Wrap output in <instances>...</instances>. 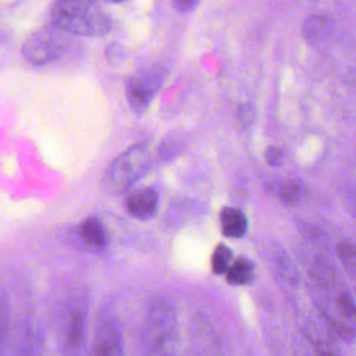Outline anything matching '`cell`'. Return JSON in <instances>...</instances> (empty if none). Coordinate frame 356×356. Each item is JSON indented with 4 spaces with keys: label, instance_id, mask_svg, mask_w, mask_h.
Returning <instances> with one entry per match:
<instances>
[{
    "label": "cell",
    "instance_id": "6da1fadb",
    "mask_svg": "<svg viewBox=\"0 0 356 356\" xmlns=\"http://www.w3.org/2000/svg\"><path fill=\"white\" fill-rule=\"evenodd\" d=\"M317 307L328 327L342 339H356V302L338 280L335 270L327 260L314 261L312 273Z\"/></svg>",
    "mask_w": 356,
    "mask_h": 356
},
{
    "label": "cell",
    "instance_id": "7a4b0ae2",
    "mask_svg": "<svg viewBox=\"0 0 356 356\" xmlns=\"http://www.w3.org/2000/svg\"><path fill=\"white\" fill-rule=\"evenodd\" d=\"M146 356H179V327L174 305L154 298L145 318Z\"/></svg>",
    "mask_w": 356,
    "mask_h": 356
},
{
    "label": "cell",
    "instance_id": "3957f363",
    "mask_svg": "<svg viewBox=\"0 0 356 356\" xmlns=\"http://www.w3.org/2000/svg\"><path fill=\"white\" fill-rule=\"evenodd\" d=\"M53 25L82 36L106 35L111 21L95 0H57L50 13Z\"/></svg>",
    "mask_w": 356,
    "mask_h": 356
},
{
    "label": "cell",
    "instance_id": "277c9868",
    "mask_svg": "<svg viewBox=\"0 0 356 356\" xmlns=\"http://www.w3.org/2000/svg\"><path fill=\"white\" fill-rule=\"evenodd\" d=\"M147 163V146L143 143L131 146L111 161L104 178L107 189L114 193L124 192L145 172Z\"/></svg>",
    "mask_w": 356,
    "mask_h": 356
},
{
    "label": "cell",
    "instance_id": "5b68a950",
    "mask_svg": "<svg viewBox=\"0 0 356 356\" xmlns=\"http://www.w3.org/2000/svg\"><path fill=\"white\" fill-rule=\"evenodd\" d=\"M163 74L153 68V70H143L135 75H132L125 86V95L131 108L136 113L143 111L149 103L152 102L153 96L160 88Z\"/></svg>",
    "mask_w": 356,
    "mask_h": 356
},
{
    "label": "cell",
    "instance_id": "8992f818",
    "mask_svg": "<svg viewBox=\"0 0 356 356\" xmlns=\"http://www.w3.org/2000/svg\"><path fill=\"white\" fill-rule=\"evenodd\" d=\"M61 53V43L51 31L43 29L29 36L22 46V56L33 65H44L54 61Z\"/></svg>",
    "mask_w": 356,
    "mask_h": 356
},
{
    "label": "cell",
    "instance_id": "52a82bcc",
    "mask_svg": "<svg viewBox=\"0 0 356 356\" xmlns=\"http://www.w3.org/2000/svg\"><path fill=\"white\" fill-rule=\"evenodd\" d=\"M90 356H124L122 335L113 320H104L96 330Z\"/></svg>",
    "mask_w": 356,
    "mask_h": 356
},
{
    "label": "cell",
    "instance_id": "ba28073f",
    "mask_svg": "<svg viewBox=\"0 0 356 356\" xmlns=\"http://www.w3.org/2000/svg\"><path fill=\"white\" fill-rule=\"evenodd\" d=\"M298 356H337L334 341L324 332L307 328L295 339Z\"/></svg>",
    "mask_w": 356,
    "mask_h": 356
},
{
    "label": "cell",
    "instance_id": "9c48e42d",
    "mask_svg": "<svg viewBox=\"0 0 356 356\" xmlns=\"http://www.w3.org/2000/svg\"><path fill=\"white\" fill-rule=\"evenodd\" d=\"M159 204V196L152 188H142L132 192L125 202L127 210L131 216L146 220L156 214Z\"/></svg>",
    "mask_w": 356,
    "mask_h": 356
},
{
    "label": "cell",
    "instance_id": "30bf717a",
    "mask_svg": "<svg viewBox=\"0 0 356 356\" xmlns=\"http://www.w3.org/2000/svg\"><path fill=\"white\" fill-rule=\"evenodd\" d=\"M335 24L327 15H312L309 17L302 28L303 36L310 43L325 42L334 32Z\"/></svg>",
    "mask_w": 356,
    "mask_h": 356
},
{
    "label": "cell",
    "instance_id": "8fae6325",
    "mask_svg": "<svg viewBox=\"0 0 356 356\" xmlns=\"http://www.w3.org/2000/svg\"><path fill=\"white\" fill-rule=\"evenodd\" d=\"M222 234L228 238H242L248 231V220L242 210L225 207L220 216Z\"/></svg>",
    "mask_w": 356,
    "mask_h": 356
},
{
    "label": "cell",
    "instance_id": "7c38bea8",
    "mask_svg": "<svg viewBox=\"0 0 356 356\" xmlns=\"http://www.w3.org/2000/svg\"><path fill=\"white\" fill-rule=\"evenodd\" d=\"M85 327H86V307L83 305H76L71 314L67 328V343L71 350L79 349L81 343L83 342L85 335Z\"/></svg>",
    "mask_w": 356,
    "mask_h": 356
},
{
    "label": "cell",
    "instance_id": "4fadbf2b",
    "mask_svg": "<svg viewBox=\"0 0 356 356\" xmlns=\"http://www.w3.org/2000/svg\"><path fill=\"white\" fill-rule=\"evenodd\" d=\"M79 235L88 246L95 249H102L107 243L106 229L97 218H86L79 225Z\"/></svg>",
    "mask_w": 356,
    "mask_h": 356
},
{
    "label": "cell",
    "instance_id": "5bb4252c",
    "mask_svg": "<svg viewBox=\"0 0 356 356\" xmlns=\"http://www.w3.org/2000/svg\"><path fill=\"white\" fill-rule=\"evenodd\" d=\"M225 277L231 285H246L254 277V267L248 259L238 257L231 263Z\"/></svg>",
    "mask_w": 356,
    "mask_h": 356
},
{
    "label": "cell",
    "instance_id": "9a60e30c",
    "mask_svg": "<svg viewBox=\"0 0 356 356\" xmlns=\"http://www.w3.org/2000/svg\"><path fill=\"white\" fill-rule=\"evenodd\" d=\"M273 264L277 271V274L289 285H296L299 281V275L296 271V267L293 266L292 260L288 257V254L282 249L274 250L273 254Z\"/></svg>",
    "mask_w": 356,
    "mask_h": 356
},
{
    "label": "cell",
    "instance_id": "2e32d148",
    "mask_svg": "<svg viewBox=\"0 0 356 356\" xmlns=\"http://www.w3.org/2000/svg\"><path fill=\"white\" fill-rule=\"evenodd\" d=\"M306 195L307 189L305 184L298 179H286L280 185L278 189V196L281 197V200L291 206H296L300 202H303Z\"/></svg>",
    "mask_w": 356,
    "mask_h": 356
},
{
    "label": "cell",
    "instance_id": "e0dca14e",
    "mask_svg": "<svg viewBox=\"0 0 356 356\" xmlns=\"http://www.w3.org/2000/svg\"><path fill=\"white\" fill-rule=\"evenodd\" d=\"M232 263V253L227 245H218L211 256V268L216 274H225Z\"/></svg>",
    "mask_w": 356,
    "mask_h": 356
},
{
    "label": "cell",
    "instance_id": "ac0fdd59",
    "mask_svg": "<svg viewBox=\"0 0 356 356\" xmlns=\"http://www.w3.org/2000/svg\"><path fill=\"white\" fill-rule=\"evenodd\" d=\"M337 252L346 268L356 270V246L355 245H352L346 241H342L338 243Z\"/></svg>",
    "mask_w": 356,
    "mask_h": 356
},
{
    "label": "cell",
    "instance_id": "d6986e66",
    "mask_svg": "<svg viewBox=\"0 0 356 356\" xmlns=\"http://www.w3.org/2000/svg\"><path fill=\"white\" fill-rule=\"evenodd\" d=\"M342 196L346 210L356 218V184L346 185L342 192Z\"/></svg>",
    "mask_w": 356,
    "mask_h": 356
},
{
    "label": "cell",
    "instance_id": "ffe728a7",
    "mask_svg": "<svg viewBox=\"0 0 356 356\" xmlns=\"http://www.w3.org/2000/svg\"><path fill=\"white\" fill-rule=\"evenodd\" d=\"M106 57L110 64H118L124 58V49L118 43H114L107 49Z\"/></svg>",
    "mask_w": 356,
    "mask_h": 356
},
{
    "label": "cell",
    "instance_id": "44dd1931",
    "mask_svg": "<svg viewBox=\"0 0 356 356\" xmlns=\"http://www.w3.org/2000/svg\"><path fill=\"white\" fill-rule=\"evenodd\" d=\"M264 157H266V161L270 164V165H280L281 161H282V150L277 146H268L266 149V153H264Z\"/></svg>",
    "mask_w": 356,
    "mask_h": 356
},
{
    "label": "cell",
    "instance_id": "7402d4cb",
    "mask_svg": "<svg viewBox=\"0 0 356 356\" xmlns=\"http://www.w3.org/2000/svg\"><path fill=\"white\" fill-rule=\"evenodd\" d=\"M238 118L243 125H249L254 118V110L250 104H242L238 108Z\"/></svg>",
    "mask_w": 356,
    "mask_h": 356
},
{
    "label": "cell",
    "instance_id": "603a6c76",
    "mask_svg": "<svg viewBox=\"0 0 356 356\" xmlns=\"http://www.w3.org/2000/svg\"><path fill=\"white\" fill-rule=\"evenodd\" d=\"M172 3H174V8L177 11L188 13V11H192L197 6L199 0H172Z\"/></svg>",
    "mask_w": 356,
    "mask_h": 356
},
{
    "label": "cell",
    "instance_id": "cb8c5ba5",
    "mask_svg": "<svg viewBox=\"0 0 356 356\" xmlns=\"http://www.w3.org/2000/svg\"><path fill=\"white\" fill-rule=\"evenodd\" d=\"M110 1H124V0H110Z\"/></svg>",
    "mask_w": 356,
    "mask_h": 356
}]
</instances>
